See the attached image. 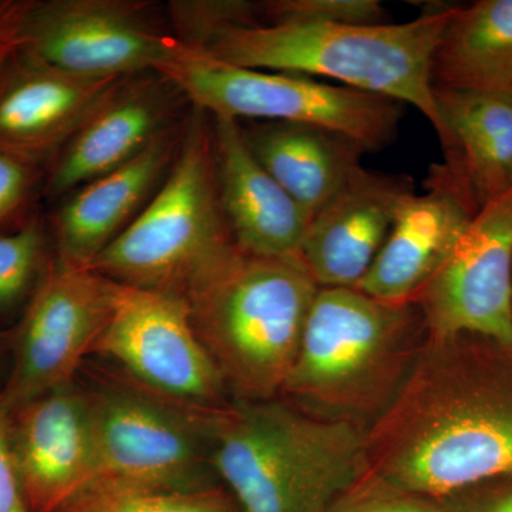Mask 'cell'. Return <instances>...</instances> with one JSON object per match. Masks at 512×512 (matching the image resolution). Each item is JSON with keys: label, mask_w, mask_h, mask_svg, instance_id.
Instances as JSON below:
<instances>
[{"label": "cell", "mask_w": 512, "mask_h": 512, "mask_svg": "<svg viewBox=\"0 0 512 512\" xmlns=\"http://www.w3.org/2000/svg\"><path fill=\"white\" fill-rule=\"evenodd\" d=\"M0 512H32L23 494L10 443L8 414L0 406Z\"/></svg>", "instance_id": "obj_30"}, {"label": "cell", "mask_w": 512, "mask_h": 512, "mask_svg": "<svg viewBox=\"0 0 512 512\" xmlns=\"http://www.w3.org/2000/svg\"><path fill=\"white\" fill-rule=\"evenodd\" d=\"M440 503L444 512H512V476L471 485Z\"/></svg>", "instance_id": "obj_29"}, {"label": "cell", "mask_w": 512, "mask_h": 512, "mask_svg": "<svg viewBox=\"0 0 512 512\" xmlns=\"http://www.w3.org/2000/svg\"><path fill=\"white\" fill-rule=\"evenodd\" d=\"M431 80L512 99V0L456 6L434 50Z\"/></svg>", "instance_id": "obj_22"}, {"label": "cell", "mask_w": 512, "mask_h": 512, "mask_svg": "<svg viewBox=\"0 0 512 512\" xmlns=\"http://www.w3.org/2000/svg\"><path fill=\"white\" fill-rule=\"evenodd\" d=\"M262 25L339 23L384 25L389 13L379 0H269L262 2Z\"/></svg>", "instance_id": "obj_26"}, {"label": "cell", "mask_w": 512, "mask_h": 512, "mask_svg": "<svg viewBox=\"0 0 512 512\" xmlns=\"http://www.w3.org/2000/svg\"><path fill=\"white\" fill-rule=\"evenodd\" d=\"M39 165L0 150V225L15 217L28 201Z\"/></svg>", "instance_id": "obj_28"}, {"label": "cell", "mask_w": 512, "mask_h": 512, "mask_svg": "<svg viewBox=\"0 0 512 512\" xmlns=\"http://www.w3.org/2000/svg\"><path fill=\"white\" fill-rule=\"evenodd\" d=\"M212 470L244 512H328L367 471V430L279 400L225 404L205 419Z\"/></svg>", "instance_id": "obj_2"}, {"label": "cell", "mask_w": 512, "mask_h": 512, "mask_svg": "<svg viewBox=\"0 0 512 512\" xmlns=\"http://www.w3.org/2000/svg\"><path fill=\"white\" fill-rule=\"evenodd\" d=\"M150 9L136 0H33L22 52L87 79L158 72L181 40Z\"/></svg>", "instance_id": "obj_10"}, {"label": "cell", "mask_w": 512, "mask_h": 512, "mask_svg": "<svg viewBox=\"0 0 512 512\" xmlns=\"http://www.w3.org/2000/svg\"><path fill=\"white\" fill-rule=\"evenodd\" d=\"M454 9L430 8L412 22L384 25L224 26L195 49L234 66L329 77L340 86L412 104L437 130L431 63Z\"/></svg>", "instance_id": "obj_3"}, {"label": "cell", "mask_w": 512, "mask_h": 512, "mask_svg": "<svg viewBox=\"0 0 512 512\" xmlns=\"http://www.w3.org/2000/svg\"><path fill=\"white\" fill-rule=\"evenodd\" d=\"M187 103L161 73L127 77L60 151L45 194L62 197L127 164L185 119L181 111Z\"/></svg>", "instance_id": "obj_14"}, {"label": "cell", "mask_w": 512, "mask_h": 512, "mask_svg": "<svg viewBox=\"0 0 512 512\" xmlns=\"http://www.w3.org/2000/svg\"><path fill=\"white\" fill-rule=\"evenodd\" d=\"M328 512H444L440 501L403 490L372 471L350 485Z\"/></svg>", "instance_id": "obj_27"}, {"label": "cell", "mask_w": 512, "mask_h": 512, "mask_svg": "<svg viewBox=\"0 0 512 512\" xmlns=\"http://www.w3.org/2000/svg\"><path fill=\"white\" fill-rule=\"evenodd\" d=\"M87 392L96 448L92 483L207 487V417L184 412L123 376L101 379Z\"/></svg>", "instance_id": "obj_9"}, {"label": "cell", "mask_w": 512, "mask_h": 512, "mask_svg": "<svg viewBox=\"0 0 512 512\" xmlns=\"http://www.w3.org/2000/svg\"><path fill=\"white\" fill-rule=\"evenodd\" d=\"M319 286L301 258L239 251L188 293L192 328L239 399L282 393Z\"/></svg>", "instance_id": "obj_4"}, {"label": "cell", "mask_w": 512, "mask_h": 512, "mask_svg": "<svg viewBox=\"0 0 512 512\" xmlns=\"http://www.w3.org/2000/svg\"><path fill=\"white\" fill-rule=\"evenodd\" d=\"M444 173L478 214L512 188V99L434 87Z\"/></svg>", "instance_id": "obj_20"}, {"label": "cell", "mask_w": 512, "mask_h": 512, "mask_svg": "<svg viewBox=\"0 0 512 512\" xmlns=\"http://www.w3.org/2000/svg\"><path fill=\"white\" fill-rule=\"evenodd\" d=\"M211 117L222 212L244 254L299 258L311 217L255 160L239 121Z\"/></svg>", "instance_id": "obj_19"}, {"label": "cell", "mask_w": 512, "mask_h": 512, "mask_svg": "<svg viewBox=\"0 0 512 512\" xmlns=\"http://www.w3.org/2000/svg\"><path fill=\"white\" fill-rule=\"evenodd\" d=\"M413 303L429 338L471 333L512 348V188L478 211Z\"/></svg>", "instance_id": "obj_12"}, {"label": "cell", "mask_w": 512, "mask_h": 512, "mask_svg": "<svg viewBox=\"0 0 512 512\" xmlns=\"http://www.w3.org/2000/svg\"><path fill=\"white\" fill-rule=\"evenodd\" d=\"M6 414L30 511L62 510L93 480L96 448L89 392L73 383Z\"/></svg>", "instance_id": "obj_13"}, {"label": "cell", "mask_w": 512, "mask_h": 512, "mask_svg": "<svg viewBox=\"0 0 512 512\" xmlns=\"http://www.w3.org/2000/svg\"><path fill=\"white\" fill-rule=\"evenodd\" d=\"M117 284L87 266L46 265L16 335L15 362L0 406L6 413L76 383L109 319Z\"/></svg>", "instance_id": "obj_11"}, {"label": "cell", "mask_w": 512, "mask_h": 512, "mask_svg": "<svg viewBox=\"0 0 512 512\" xmlns=\"http://www.w3.org/2000/svg\"><path fill=\"white\" fill-rule=\"evenodd\" d=\"M421 326L416 303L319 288L282 394L329 419L380 414L412 366L410 348Z\"/></svg>", "instance_id": "obj_5"}, {"label": "cell", "mask_w": 512, "mask_h": 512, "mask_svg": "<svg viewBox=\"0 0 512 512\" xmlns=\"http://www.w3.org/2000/svg\"><path fill=\"white\" fill-rule=\"evenodd\" d=\"M117 284V282H116ZM124 379L197 417L224 407V380L192 328L184 299L117 284L92 353Z\"/></svg>", "instance_id": "obj_8"}, {"label": "cell", "mask_w": 512, "mask_h": 512, "mask_svg": "<svg viewBox=\"0 0 512 512\" xmlns=\"http://www.w3.org/2000/svg\"><path fill=\"white\" fill-rule=\"evenodd\" d=\"M158 73L191 107L212 117L322 127L350 138L366 153L389 146L403 117L400 101L302 74L234 66L184 43Z\"/></svg>", "instance_id": "obj_7"}, {"label": "cell", "mask_w": 512, "mask_h": 512, "mask_svg": "<svg viewBox=\"0 0 512 512\" xmlns=\"http://www.w3.org/2000/svg\"><path fill=\"white\" fill-rule=\"evenodd\" d=\"M57 512H229L211 488L143 487L96 481Z\"/></svg>", "instance_id": "obj_23"}, {"label": "cell", "mask_w": 512, "mask_h": 512, "mask_svg": "<svg viewBox=\"0 0 512 512\" xmlns=\"http://www.w3.org/2000/svg\"><path fill=\"white\" fill-rule=\"evenodd\" d=\"M409 175L360 168L312 218L299 258L319 288H356L389 237L397 211L414 192Z\"/></svg>", "instance_id": "obj_15"}, {"label": "cell", "mask_w": 512, "mask_h": 512, "mask_svg": "<svg viewBox=\"0 0 512 512\" xmlns=\"http://www.w3.org/2000/svg\"><path fill=\"white\" fill-rule=\"evenodd\" d=\"M187 117L127 164L73 192L53 220L57 258L89 268L136 220L173 167Z\"/></svg>", "instance_id": "obj_18"}, {"label": "cell", "mask_w": 512, "mask_h": 512, "mask_svg": "<svg viewBox=\"0 0 512 512\" xmlns=\"http://www.w3.org/2000/svg\"><path fill=\"white\" fill-rule=\"evenodd\" d=\"M33 0H0V77L19 55Z\"/></svg>", "instance_id": "obj_31"}, {"label": "cell", "mask_w": 512, "mask_h": 512, "mask_svg": "<svg viewBox=\"0 0 512 512\" xmlns=\"http://www.w3.org/2000/svg\"><path fill=\"white\" fill-rule=\"evenodd\" d=\"M241 133L255 160L311 220L362 168L366 154L350 138L308 124L252 121Z\"/></svg>", "instance_id": "obj_21"}, {"label": "cell", "mask_w": 512, "mask_h": 512, "mask_svg": "<svg viewBox=\"0 0 512 512\" xmlns=\"http://www.w3.org/2000/svg\"><path fill=\"white\" fill-rule=\"evenodd\" d=\"M426 191L407 195L389 237L357 291L386 302H413L436 274L476 212L440 164L430 168Z\"/></svg>", "instance_id": "obj_17"}, {"label": "cell", "mask_w": 512, "mask_h": 512, "mask_svg": "<svg viewBox=\"0 0 512 512\" xmlns=\"http://www.w3.org/2000/svg\"><path fill=\"white\" fill-rule=\"evenodd\" d=\"M124 79H87L20 50L0 77V150L42 164L60 153Z\"/></svg>", "instance_id": "obj_16"}, {"label": "cell", "mask_w": 512, "mask_h": 512, "mask_svg": "<svg viewBox=\"0 0 512 512\" xmlns=\"http://www.w3.org/2000/svg\"><path fill=\"white\" fill-rule=\"evenodd\" d=\"M171 22L181 43L201 47L212 33L224 26H256L264 23L262 2L221 0V2H171Z\"/></svg>", "instance_id": "obj_25"}, {"label": "cell", "mask_w": 512, "mask_h": 512, "mask_svg": "<svg viewBox=\"0 0 512 512\" xmlns=\"http://www.w3.org/2000/svg\"><path fill=\"white\" fill-rule=\"evenodd\" d=\"M367 467L436 501L512 476V348L471 333L427 339L367 430Z\"/></svg>", "instance_id": "obj_1"}, {"label": "cell", "mask_w": 512, "mask_h": 512, "mask_svg": "<svg viewBox=\"0 0 512 512\" xmlns=\"http://www.w3.org/2000/svg\"><path fill=\"white\" fill-rule=\"evenodd\" d=\"M46 235L39 221L0 235V312L32 296L45 272Z\"/></svg>", "instance_id": "obj_24"}, {"label": "cell", "mask_w": 512, "mask_h": 512, "mask_svg": "<svg viewBox=\"0 0 512 512\" xmlns=\"http://www.w3.org/2000/svg\"><path fill=\"white\" fill-rule=\"evenodd\" d=\"M238 249L218 194L211 117L192 107L163 184L89 268L117 284L185 301Z\"/></svg>", "instance_id": "obj_6"}]
</instances>
